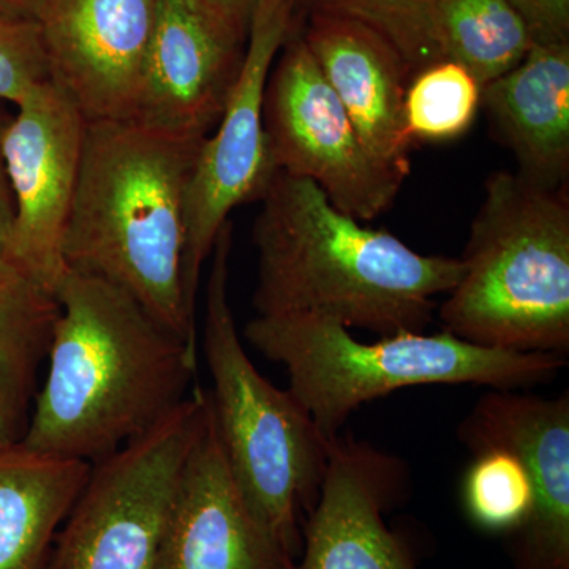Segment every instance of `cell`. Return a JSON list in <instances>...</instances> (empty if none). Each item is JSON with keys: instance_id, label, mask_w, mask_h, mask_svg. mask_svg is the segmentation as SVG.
<instances>
[{"instance_id": "ffe728a7", "label": "cell", "mask_w": 569, "mask_h": 569, "mask_svg": "<svg viewBox=\"0 0 569 569\" xmlns=\"http://www.w3.org/2000/svg\"><path fill=\"white\" fill-rule=\"evenodd\" d=\"M443 58L462 66L479 84L515 69L533 47L509 0H427Z\"/></svg>"}, {"instance_id": "4316f807", "label": "cell", "mask_w": 569, "mask_h": 569, "mask_svg": "<svg viewBox=\"0 0 569 569\" xmlns=\"http://www.w3.org/2000/svg\"><path fill=\"white\" fill-rule=\"evenodd\" d=\"M204 9L230 22L238 31L249 36L250 22L260 0H197Z\"/></svg>"}, {"instance_id": "30bf717a", "label": "cell", "mask_w": 569, "mask_h": 569, "mask_svg": "<svg viewBox=\"0 0 569 569\" xmlns=\"http://www.w3.org/2000/svg\"><path fill=\"white\" fill-rule=\"evenodd\" d=\"M84 116L48 81L14 107L6 141L13 227L6 254L54 295L67 266L62 239L77 192Z\"/></svg>"}, {"instance_id": "44dd1931", "label": "cell", "mask_w": 569, "mask_h": 569, "mask_svg": "<svg viewBox=\"0 0 569 569\" xmlns=\"http://www.w3.org/2000/svg\"><path fill=\"white\" fill-rule=\"evenodd\" d=\"M482 86L459 63L438 61L411 77L403 122L411 142L458 140L477 119Z\"/></svg>"}, {"instance_id": "484cf974", "label": "cell", "mask_w": 569, "mask_h": 569, "mask_svg": "<svg viewBox=\"0 0 569 569\" xmlns=\"http://www.w3.org/2000/svg\"><path fill=\"white\" fill-rule=\"evenodd\" d=\"M11 116L7 103L0 102V252L6 253L9 246L11 227H13V197L7 173L6 153H3V141L9 130Z\"/></svg>"}, {"instance_id": "9c48e42d", "label": "cell", "mask_w": 569, "mask_h": 569, "mask_svg": "<svg viewBox=\"0 0 569 569\" xmlns=\"http://www.w3.org/2000/svg\"><path fill=\"white\" fill-rule=\"evenodd\" d=\"M263 121L277 171L312 181L339 211L370 222L395 203L403 181L367 151L296 28L266 82Z\"/></svg>"}, {"instance_id": "2e32d148", "label": "cell", "mask_w": 569, "mask_h": 569, "mask_svg": "<svg viewBox=\"0 0 569 569\" xmlns=\"http://www.w3.org/2000/svg\"><path fill=\"white\" fill-rule=\"evenodd\" d=\"M298 32L367 151L403 181L413 148L403 122L411 80L406 59L383 36L346 18L310 14Z\"/></svg>"}, {"instance_id": "ba28073f", "label": "cell", "mask_w": 569, "mask_h": 569, "mask_svg": "<svg viewBox=\"0 0 569 569\" xmlns=\"http://www.w3.org/2000/svg\"><path fill=\"white\" fill-rule=\"evenodd\" d=\"M295 28L293 0H260L233 92L198 152L187 189L183 258V288L193 309L217 234L238 206L260 201L277 174L264 130V91L277 54Z\"/></svg>"}, {"instance_id": "83f0119b", "label": "cell", "mask_w": 569, "mask_h": 569, "mask_svg": "<svg viewBox=\"0 0 569 569\" xmlns=\"http://www.w3.org/2000/svg\"><path fill=\"white\" fill-rule=\"evenodd\" d=\"M47 0H0V13L36 21Z\"/></svg>"}, {"instance_id": "ac0fdd59", "label": "cell", "mask_w": 569, "mask_h": 569, "mask_svg": "<svg viewBox=\"0 0 569 569\" xmlns=\"http://www.w3.org/2000/svg\"><path fill=\"white\" fill-rule=\"evenodd\" d=\"M91 463L0 449V569H44Z\"/></svg>"}, {"instance_id": "7402d4cb", "label": "cell", "mask_w": 569, "mask_h": 569, "mask_svg": "<svg viewBox=\"0 0 569 569\" xmlns=\"http://www.w3.org/2000/svg\"><path fill=\"white\" fill-rule=\"evenodd\" d=\"M473 458L463 481L468 518L481 530L511 537L533 508L529 470L507 449H481Z\"/></svg>"}, {"instance_id": "603a6c76", "label": "cell", "mask_w": 569, "mask_h": 569, "mask_svg": "<svg viewBox=\"0 0 569 569\" xmlns=\"http://www.w3.org/2000/svg\"><path fill=\"white\" fill-rule=\"evenodd\" d=\"M299 14H326L366 24L391 41L406 59L411 77L445 61L427 0H293Z\"/></svg>"}, {"instance_id": "6da1fadb", "label": "cell", "mask_w": 569, "mask_h": 569, "mask_svg": "<svg viewBox=\"0 0 569 569\" xmlns=\"http://www.w3.org/2000/svg\"><path fill=\"white\" fill-rule=\"evenodd\" d=\"M59 317L21 447L93 463L156 429L194 389L197 342L132 296L67 269Z\"/></svg>"}, {"instance_id": "e0dca14e", "label": "cell", "mask_w": 569, "mask_h": 569, "mask_svg": "<svg viewBox=\"0 0 569 569\" xmlns=\"http://www.w3.org/2000/svg\"><path fill=\"white\" fill-rule=\"evenodd\" d=\"M493 133L515 153L518 174L546 189L569 179V43L533 44L482 88Z\"/></svg>"}, {"instance_id": "3957f363", "label": "cell", "mask_w": 569, "mask_h": 569, "mask_svg": "<svg viewBox=\"0 0 569 569\" xmlns=\"http://www.w3.org/2000/svg\"><path fill=\"white\" fill-rule=\"evenodd\" d=\"M204 140L132 121L88 122L62 239L67 269L116 284L160 323L197 342L187 301V189Z\"/></svg>"}, {"instance_id": "cb8c5ba5", "label": "cell", "mask_w": 569, "mask_h": 569, "mask_svg": "<svg viewBox=\"0 0 569 569\" xmlns=\"http://www.w3.org/2000/svg\"><path fill=\"white\" fill-rule=\"evenodd\" d=\"M50 81V67L37 21L0 13V102L17 107Z\"/></svg>"}, {"instance_id": "d6986e66", "label": "cell", "mask_w": 569, "mask_h": 569, "mask_svg": "<svg viewBox=\"0 0 569 569\" xmlns=\"http://www.w3.org/2000/svg\"><path fill=\"white\" fill-rule=\"evenodd\" d=\"M58 317L56 296L0 252V449L26 436Z\"/></svg>"}, {"instance_id": "d4e9b609", "label": "cell", "mask_w": 569, "mask_h": 569, "mask_svg": "<svg viewBox=\"0 0 569 569\" xmlns=\"http://www.w3.org/2000/svg\"><path fill=\"white\" fill-rule=\"evenodd\" d=\"M533 44L569 43V0H509Z\"/></svg>"}, {"instance_id": "9a60e30c", "label": "cell", "mask_w": 569, "mask_h": 569, "mask_svg": "<svg viewBox=\"0 0 569 569\" xmlns=\"http://www.w3.org/2000/svg\"><path fill=\"white\" fill-rule=\"evenodd\" d=\"M293 565L236 482L209 399L203 429L176 485L153 569H293Z\"/></svg>"}, {"instance_id": "7c38bea8", "label": "cell", "mask_w": 569, "mask_h": 569, "mask_svg": "<svg viewBox=\"0 0 569 569\" xmlns=\"http://www.w3.org/2000/svg\"><path fill=\"white\" fill-rule=\"evenodd\" d=\"M246 43L197 0H159L132 122L204 140L233 92Z\"/></svg>"}, {"instance_id": "5b68a950", "label": "cell", "mask_w": 569, "mask_h": 569, "mask_svg": "<svg viewBox=\"0 0 569 569\" xmlns=\"http://www.w3.org/2000/svg\"><path fill=\"white\" fill-rule=\"evenodd\" d=\"M460 263L440 307L447 331L481 347L569 355L568 187L490 176Z\"/></svg>"}, {"instance_id": "52a82bcc", "label": "cell", "mask_w": 569, "mask_h": 569, "mask_svg": "<svg viewBox=\"0 0 569 569\" xmlns=\"http://www.w3.org/2000/svg\"><path fill=\"white\" fill-rule=\"evenodd\" d=\"M208 389L91 467L44 569H153L176 485L208 417Z\"/></svg>"}, {"instance_id": "8fae6325", "label": "cell", "mask_w": 569, "mask_h": 569, "mask_svg": "<svg viewBox=\"0 0 569 569\" xmlns=\"http://www.w3.org/2000/svg\"><path fill=\"white\" fill-rule=\"evenodd\" d=\"M471 455L501 448L518 456L533 485L529 519L507 538L515 569H569V395L490 389L458 429Z\"/></svg>"}, {"instance_id": "8992f818", "label": "cell", "mask_w": 569, "mask_h": 569, "mask_svg": "<svg viewBox=\"0 0 569 569\" xmlns=\"http://www.w3.org/2000/svg\"><path fill=\"white\" fill-rule=\"evenodd\" d=\"M233 223L217 234L206 284L203 353L213 425L231 473L264 530L296 561L302 518L316 507L329 441L290 389L258 372L230 302Z\"/></svg>"}, {"instance_id": "5bb4252c", "label": "cell", "mask_w": 569, "mask_h": 569, "mask_svg": "<svg viewBox=\"0 0 569 569\" xmlns=\"http://www.w3.org/2000/svg\"><path fill=\"white\" fill-rule=\"evenodd\" d=\"M406 485V467L353 436L329 441L316 507L302 522L293 569H418L383 512Z\"/></svg>"}, {"instance_id": "277c9868", "label": "cell", "mask_w": 569, "mask_h": 569, "mask_svg": "<svg viewBox=\"0 0 569 569\" xmlns=\"http://www.w3.org/2000/svg\"><path fill=\"white\" fill-rule=\"evenodd\" d=\"M247 342L290 378V391L326 440L339 436L359 407L399 389L477 385L530 389L550 383L568 356L522 353L467 342L452 332H397L362 342L339 321L313 316H257Z\"/></svg>"}, {"instance_id": "4fadbf2b", "label": "cell", "mask_w": 569, "mask_h": 569, "mask_svg": "<svg viewBox=\"0 0 569 569\" xmlns=\"http://www.w3.org/2000/svg\"><path fill=\"white\" fill-rule=\"evenodd\" d=\"M159 0H47L37 17L54 82L86 121H132Z\"/></svg>"}, {"instance_id": "7a4b0ae2", "label": "cell", "mask_w": 569, "mask_h": 569, "mask_svg": "<svg viewBox=\"0 0 569 569\" xmlns=\"http://www.w3.org/2000/svg\"><path fill=\"white\" fill-rule=\"evenodd\" d=\"M254 219L257 316H313L377 336L421 332L460 258L422 254L339 211L307 179L277 171Z\"/></svg>"}]
</instances>
